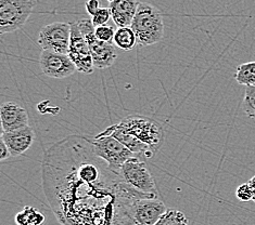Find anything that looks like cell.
Instances as JSON below:
<instances>
[{
  "label": "cell",
  "mask_w": 255,
  "mask_h": 225,
  "mask_svg": "<svg viewBox=\"0 0 255 225\" xmlns=\"http://www.w3.org/2000/svg\"><path fill=\"white\" fill-rule=\"evenodd\" d=\"M41 178L47 202L62 225H135L137 200L159 198L125 183L84 136L52 144L42 157Z\"/></svg>",
  "instance_id": "6da1fadb"
},
{
  "label": "cell",
  "mask_w": 255,
  "mask_h": 225,
  "mask_svg": "<svg viewBox=\"0 0 255 225\" xmlns=\"http://www.w3.org/2000/svg\"><path fill=\"white\" fill-rule=\"evenodd\" d=\"M136 35L137 44L141 47L160 42L164 36V22L160 10L147 2H139L130 25Z\"/></svg>",
  "instance_id": "7a4b0ae2"
},
{
  "label": "cell",
  "mask_w": 255,
  "mask_h": 225,
  "mask_svg": "<svg viewBox=\"0 0 255 225\" xmlns=\"http://www.w3.org/2000/svg\"><path fill=\"white\" fill-rule=\"evenodd\" d=\"M92 145L94 153L105 160L108 163V167L117 174L120 173L121 167L124 162L129 158L139 156L133 154L119 140L111 135H108L105 131H101L99 135L92 139Z\"/></svg>",
  "instance_id": "3957f363"
},
{
  "label": "cell",
  "mask_w": 255,
  "mask_h": 225,
  "mask_svg": "<svg viewBox=\"0 0 255 225\" xmlns=\"http://www.w3.org/2000/svg\"><path fill=\"white\" fill-rule=\"evenodd\" d=\"M119 125L139 141L150 147L155 153L163 143L164 130L154 119L141 115H129L121 120Z\"/></svg>",
  "instance_id": "277c9868"
},
{
  "label": "cell",
  "mask_w": 255,
  "mask_h": 225,
  "mask_svg": "<svg viewBox=\"0 0 255 225\" xmlns=\"http://www.w3.org/2000/svg\"><path fill=\"white\" fill-rule=\"evenodd\" d=\"M37 0H0V33L22 28L33 13Z\"/></svg>",
  "instance_id": "5b68a950"
},
{
  "label": "cell",
  "mask_w": 255,
  "mask_h": 225,
  "mask_svg": "<svg viewBox=\"0 0 255 225\" xmlns=\"http://www.w3.org/2000/svg\"><path fill=\"white\" fill-rule=\"evenodd\" d=\"M76 24L89 45L94 68L99 70L111 68L118 58L115 45L97 39L95 35L96 27L94 26L92 19H82L77 21Z\"/></svg>",
  "instance_id": "8992f818"
},
{
  "label": "cell",
  "mask_w": 255,
  "mask_h": 225,
  "mask_svg": "<svg viewBox=\"0 0 255 225\" xmlns=\"http://www.w3.org/2000/svg\"><path fill=\"white\" fill-rule=\"evenodd\" d=\"M119 175L125 183L136 188L137 191L157 195L155 181L145 162L141 159V156L129 158L124 162Z\"/></svg>",
  "instance_id": "52a82bcc"
},
{
  "label": "cell",
  "mask_w": 255,
  "mask_h": 225,
  "mask_svg": "<svg viewBox=\"0 0 255 225\" xmlns=\"http://www.w3.org/2000/svg\"><path fill=\"white\" fill-rule=\"evenodd\" d=\"M71 40V24L54 22L44 26L38 34L37 42L42 50L68 54Z\"/></svg>",
  "instance_id": "ba28073f"
},
{
  "label": "cell",
  "mask_w": 255,
  "mask_h": 225,
  "mask_svg": "<svg viewBox=\"0 0 255 225\" xmlns=\"http://www.w3.org/2000/svg\"><path fill=\"white\" fill-rule=\"evenodd\" d=\"M71 24V40L68 56L75 64L77 71L84 74H92L94 72V63L90 48L87 40L78 28L76 22Z\"/></svg>",
  "instance_id": "9c48e42d"
},
{
  "label": "cell",
  "mask_w": 255,
  "mask_h": 225,
  "mask_svg": "<svg viewBox=\"0 0 255 225\" xmlns=\"http://www.w3.org/2000/svg\"><path fill=\"white\" fill-rule=\"evenodd\" d=\"M41 72L50 78L63 79L70 77L77 69L68 54L42 50L39 57Z\"/></svg>",
  "instance_id": "30bf717a"
},
{
  "label": "cell",
  "mask_w": 255,
  "mask_h": 225,
  "mask_svg": "<svg viewBox=\"0 0 255 225\" xmlns=\"http://www.w3.org/2000/svg\"><path fill=\"white\" fill-rule=\"evenodd\" d=\"M167 209L159 198L137 200L132 208L135 225H155Z\"/></svg>",
  "instance_id": "8fae6325"
},
{
  "label": "cell",
  "mask_w": 255,
  "mask_h": 225,
  "mask_svg": "<svg viewBox=\"0 0 255 225\" xmlns=\"http://www.w3.org/2000/svg\"><path fill=\"white\" fill-rule=\"evenodd\" d=\"M1 133L19 130L28 126V114L15 102H4L0 106Z\"/></svg>",
  "instance_id": "7c38bea8"
},
{
  "label": "cell",
  "mask_w": 255,
  "mask_h": 225,
  "mask_svg": "<svg viewBox=\"0 0 255 225\" xmlns=\"http://www.w3.org/2000/svg\"><path fill=\"white\" fill-rule=\"evenodd\" d=\"M1 139L7 144L12 156H21L29 150L35 140V133L32 127H24L19 130L2 132Z\"/></svg>",
  "instance_id": "4fadbf2b"
},
{
  "label": "cell",
  "mask_w": 255,
  "mask_h": 225,
  "mask_svg": "<svg viewBox=\"0 0 255 225\" xmlns=\"http://www.w3.org/2000/svg\"><path fill=\"white\" fill-rule=\"evenodd\" d=\"M103 131L108 133V135H111L117 140H119L121 143L124 144L125 147L129 150H131L133 154L139 155V156H144L147 158H152L156 154L152 149L139 141V140L136 139L133 136H131L129 132H127L124 128L121 127L119 124L108 127L107 129Z\"/></svg>",
  "instance_id": "5bb4252c"
},
{
  "label": "cell",
  "mask_w": 255,
  "mask_h": 225,
  "mask_svg": "<svg viewBox=\"0 0 255 225\" xmlns=\"http://www.w3.org/2000/svg\"><path fill=\"white\" fill-rule=\"evenodd\" d=\"M108 1L115 25L119 27L130 26L139 4L137 0H108Z\"/></svg>",
  "instance_id": "9a60e30c"
},
{
  "label": "cell",
  "mask_w": 255,
  "mask_h": 225,
  "mask_svg": "<svg viewBox=\"0 0 255 225\" xmlns=\"http://www.w3.org/2000/svg\"><path fill=\"white\" fill-rule=\"evenodd\" d=\"M114 45L123 51H130L137 45L136 35L130 26L119 27L114 35Z\"/></svg>",
  "instance_id": "2e32d148"
},
{
  "label": "cell",
  "mask_w": 255,
  "mask_h": 225,
  "mask_svg": "<svg viewBox=\"0 0 255 225\" xmlns=\"http://www.w3.org/2000/svg\"><path fill=\"white\" fill-rule=\"evenodd\" d=\"M235 79L246 88L255 87V61L239 65L236 70Z\"/></svg>",
  "instance_id": "e0dca14e"
},
{
  "label": "cell",
  "mask_w": 255,
  "mask_h": 225,
  "mask_svg": "<svg viewBox=\"0 0 255 225\" xmlns=\"http://www.w3.org/2000/svg\"><path fill=\"white\" fill-rule=\"evenodd\" d=\"M45 222V216L32 207H24L22 212L15 215L16 225H42Z\"/></svg>",
  "instance_id": "ac0fdd59"
},
{
  "label": "cell",
  "mask_w": 255,
  "mask_h": 225,
  "mask_svg": "<svg viewBox=\"0 0 255 225\" xmlns=\"http://www.w3.org/2000/svg\"><path fill=\"white\" fill-rule=\"evenodd\" d=\"M155 225H189L184 212L176 209H167Z\"/></svg>",
  "instance_id": "d6986e66"
},
{
  "label": "cell",
  "mask_w": 255,
  "mask_h": 225,
  "mask_svg": "<svg viewBox=\"0 0 255 225\" xmlns=\"http://www.w3.org/2000/svg\"><path fill=\"white\" fill-rule=\"evenodd\" d=\"M242 108L249 118H255V87L246 88Z\"/></svg>",
  "instance_id": "ffe728a7"
},
{
  "label": "cell",
  "mask_w": 255,
  "mask_h": 225,
  "mask_svg": "<svg viewBox=\"0 0 255 225\" xmlns=\"http://www.w3.org/2000/svg\"><path fill=\"white\" fill-rule=\"evenodd\" d=\"M117 30H114L113 26L111 25H102L99 27H96L95 29V35L98 40L103 41V42H111L114 40V35Z\"/></svg>",
  "instance_id": "44dd1931"
},
{
  "label": "cell",
  "mask_w": 255,
  "mask_h": 225,
  "mask_svg": "<svg viewBox=\"0 0 255 225\" xmlns=\"http://www.w3.org/2000/svg\"><path fill=\"white\" fill-rule=\"evenodd\" d=\"M111 16V11L109 8H100L99 11L92 17V21L95 27H99L102 25H106V24L110 20Z\"/></svg>",
  "instance_id": "7402d4cb"
},
{
  "label": "cell",
  "mask_w": 255,
  "mask_h": 225,
  "mask_svg": "<svg viewBox=\"0 0 255 225\" xmlns=\"http://www.w3.org/2000/svg\"><path fill=\"white\" fill-rule=\"evenodd\" d=\"M236 197L238 198L240 202H245V203L253 200V193L251 190V186L249 185L248 182L237 187Z\"/></svg>",
  "instance_id": "603a6c76"
},
{
  "label": "cell",
  "mask_w": 255,
  "mask_h": 225,
  "mask_svg": "<svg viewBox=\"0 0 255 225\" xmlns=\"http://www.w3.org/2000/svg\"><path fill=\"white\" fill-rule=\"evenodd\" d=\"M85 8H86V11L89 15L94 16L101 8L99 0H87V1L85 2Z\"/></svg>",
  "instance_id": "cb8c5ba5"
},
{
  "label": "cell",
  "mask_w": 255,
  "mask_h": 225,
  "mask_svg": "<svg viewBox=\"0 0 255 225\" xmlns=\"http://www.w3.org/2000/svg\"><path fill=\"white\" fill-rule=\"evenodd\" d=\"M11 156V151L9 150L7 144H5L3 140L0 138V160L3 161L5 159H8Z\"/></svg>",
  "instance_id": "d4e9b609"
},
{
  "label": "cell",
  "mask_w": 255,
  "mask_h": 225,
  "mask_svg": "<svg viewBox=\"0 0 255 225\" xmlns=\"http://www.w3.org/2000/svg\"><path fill=\"white\" fill-rule=\"evenodd\" d=\"M248 183H249V185L251 186V190H252V193H253V200H252V202L255 203V175L253 176V178H251L250 180L248 181Z\"/></svg>",
  "instance_id": "484cf974"
}]
</instances>
